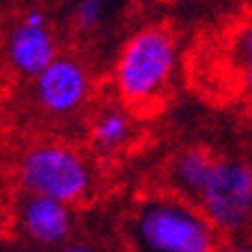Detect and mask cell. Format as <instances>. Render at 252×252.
<instances>
[{
  "label": "cell",
  "mask_w": 252,
  "mask_h": 252,
  "mask_svg": "<svg viewBox=\"0 0 252 252\" xmlns=\"http://www.w3.org/2000/svg\"><path fill=\"white\" fill-rule=\"evenodd\" d=\"M100 12H102L100 2H82L80 5V21H82V25H94L100 18Z\"/></svg>",
  "instance_id": "cell-10"
},
{
  "label": "cell",
  "mask_w": 252,
  "mask_h": 252,
  "mask_svg": "<svg viewBox=\"0 0 252 252\" xmlns=\"http://www.w3.org/2000/svg\"><path fill=\"white\" fill-rule=\"evenodd\" d=\"M70 252H98V250H91V248H73Z\"/></svg>",
  "instance_id": "cell-13"
},
{
  "label": "cell",
  "mask_w": 252,
  "mask_h": 252,
  "mask_svg": "<svg viewBox=\"0 0 252 252\" xmlns=\"http://www.w3.org/2000/svg\"><path fill=\"white\" fill-rule=\"evenodd\" d=\"M214 164H216V161H211V157L207 153H202V150H189V153H184V157L177 161V180L187 189L200 193V189L207 182V177H209Z\"/></svg>",
  "instance_id": "cell-8"
},
{
  "label": "cell",
  "mask_w": 252,
  "mask_h": 252,
  "mask_svg": "<svg viewBox=\"0 0 252 252\" xmlns=\"http://www.w3.org/2000/svg\"><path fill=\"white\" fill-rule=\"evenodd\" d=\"M175 46L164 28H148L132 36L116 70L118 91L127 105H143L168 82Z\"/></svg>",
  "instance_id": "cell-2"
},
{
  "label": "cell",
  "mask_w": 252,
  "mask_h": 252,
  "mask_svg": "<svg viewBox=\"0 0 252 252\" xmlns=\"http://www.w3.org/2000/svg\"><path fill=\"white\" fill-rule=\"evenodd\" d=\"M132 243L139 252H214L205 216L177 200H148L134 214Z\"/></svg>",
  "instance_id": "cell-1"
},
{
  "label": "cell",
  "mask_w": 252,
  "mask_h": 252,
  "mask_svg": "<svg viewBox=\"0 0 252 252\" xmlns=\"http://www.w3.org/2000/svg\"><path fill=\"white\" fill-rule=\"evenodd\" d=\"M125 136V121L118 116H109L95 127V139L102 143H116Z\"/></svg>",
  "instance_id": "cell-9"
},
{
  "label": "cell",
  "mask_w": 252,
  "mask_h": 252,
  "mask_svg": "<svg viewBox=\"0 0 252 252\" xmlns=\"http://www.w3.org/2000/svg\"><path fill=\"white\" fill-rule=\"evenodd\" d=\"M23 180L39 198L59 205L77 200L89 184L82 161L64 148H39L30 153L23 164Z\"/></svg>",
  "instance_id": "cell-4"
},
{
  "label": "cell",
  "mask_w": 252,
  "mask_h": 252,
  "mask_svg": "<svg viewBox=\"0 0 252 252\" xmlns=\"http://www.w3.org/2000/svg\"><path fill=\"white\" fill-rule=\"evenodd\" d=\"M246 57H248V66H252V28L246 36Z\"/></svg>",
  "instance_id": "cell-11"
},
{
  "label": "cell",
  "mask_w": 252,
  "mask_h": 252,
  "mask_svg": "<svg viewBox=\"0 0 252 252\" xmlns=\"http://www.w3.org/2000/svg\"><path fill=\"white\" fill-rule=\"evenodd\" d=\"M25 227L36 241L57 243L68 234V214L55 200L34 198L25 209Z\"/></svg>",
  "instance_id": "cell-7"
},
{
  "label": "cell",
  "mask_w": 252,
  "mask_h": 252,
  "mask_svg": "<svg viewBox=\"0 0 252 252\" xmlns=\"http://www.w3.org/2000/svg\"><path fill=\"white\" fill-rule=\"evenodd\" d=\"M225 252H252L250 248H229V250H225Z\"/></svg>",
  "instance_id": "cell-12"
},
{
  "label": "cell",
  "mask_w": 252,
  "mask_h": 252,
  "mask_svg": "<svg viewBox=\"0 0 252 252\" xmlns=\"http://www.w3.org/2000/svg\"><path fill=\"white\" fill-rule=\"evenodd\" d=\"M87 89L82 68L75 62L59 59L39 75V95L50 112H70L80 105Z\"/></svg>",
  "instance_id": "cell-5"
},
{
  "label": "cell",
  "mask_w": 252,
  "mask_h": 252,
  "mask_svg": "<svg viewBox=\"0 0 252 252\" xmlns=\"http://www.w3.org/2000/svg\"><path fill=\"white\" fill-rule=\"evenodd\" d=\"M248 87L252 89V66H248Z\"/></svg>",
  "instance_id": "cell-14"
},
{
  "label": "cell",
  "mask_w": 252,
  "mask_h": 252,
  "mask_svg": "<svg viewBox=\"0 0 252 252\" xmlns=\"http://www.w3.org/2000/svg\"><path fill=\"white\" fill-rule=\"evenodd\" d=\"M9 55L18 70L41 75L53 64V41L41 28V16H30L28 23L16 28L9 41Z\"/></svg>",
  "instance_id": "cell-6"
},
{
  "label": "cell",
  "mask_w": 252,
  "mask_h": 252,
  "mask_svg": "<svg viewBox=\"0 0 252 252\" xmlns=\"http://www.w3.org/2000/svg\"><path fill=\"white\" fill-rule=\"evenodd\" d=\"M200 195L209 223L236 229L246 223L252 209V170L234 161H216Z\"/></svg>",
  "instance_id": "cell-3"
}]
</instances>
